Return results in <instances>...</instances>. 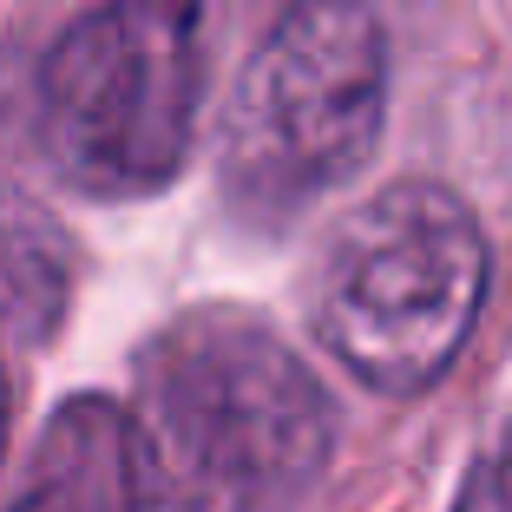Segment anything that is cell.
Masks as SVG:
<instances>
[{"label": "cell", "mask_w": 512, "mask_h": 512, "mask_svg": "<svg viewBox=\"0 0 512 512\" xmlns=\"http://www.w3.org/2000/svg\"><path fill=\"white\" fill-rule=\"evenodd\" d=\"M460 512H512V447H499L480 473H473Z\"/></svg>", "instance_id": "8992f818"}, {"label": "cell", "mask_w": 512, "mask_h": 512, "mask_svg": "<svg viewBox=\"0 0 512 512\" xmlns=\"http://www.w3.org/2000/svg\"><path fill=\"white\" fill-rule=\"evenodd\" d=\"M329 394L263 322L191 316L119 414L125 512H276L329 460Z\"/></svg>", "instance_id": "6da1fadb"}, {"label": "cell", "mask_w": 512, "mask_h": 512, "mask_svg": "<svg viewBox=\"0 0 512 512\" xmlns=\"http://www.w3.org/2000/svg\"><path fill=\"white\" fill-rule=\"evenodd\" d=\"M388 119V40L368 0H289L250 53L224 125V184L283 224L375 158Z\"/></svg>", "instance_id": "3957f363"}, {"label": "cell", "mask_w": 512, "mask_h": 512, "mask_svg": "<svg viewBox=\"0 0 512 512\" xmlns=\"http://www.w3.org/2000/svg\"><path fill=\"white\" fill-rule=\"evenodd\" d=\"M0 447H7V388H0Z\"/></svg>", "instance_id": "52a82bcc"}, {"label": "cell", "mask_w": 512, "mask_h": 512, "mask_svg": "<svg viewBox=\"0 0 512 512\" xmlns=\"http://www.w3.org/2000/svg\"><path fill=\"white\" fill-rule=\"evenodd\" d=\"M486 302V237L467 197L401 178L362 197L316 256L309 316L335 362L375 394H421L473 335Z\"/></svg>", "instance_id": "7a4b0ae2"}, {"label": "cell", "mask_w": 512, "mask_h": 512, "mask_svg": "<svg viewBox=\"0 0 512 512\" xmlns=\"http://www.w3.org/2000/svg\"><path fill=\"white\" fill-rule=\"evenodd\" d=\"M14 512H125L119 499V407L73 401L46 427Z\"/></svg>", "instance_id": "5b68a950"}, {"label": "cell", "mask_w": 512, "mask_h": 512, "mask_svg": "<svg viewBox=\"0 0 512 512\" xmlns=\"http://www.w3.org/2000/svg\"><path fill=\"white\" fill-rule=\"evenodd\" d=\"M204 99V0H99L40 66V145L92 197L178 178Z\"/></svg>", "instance_id": "277c9868"}]
</instances>
